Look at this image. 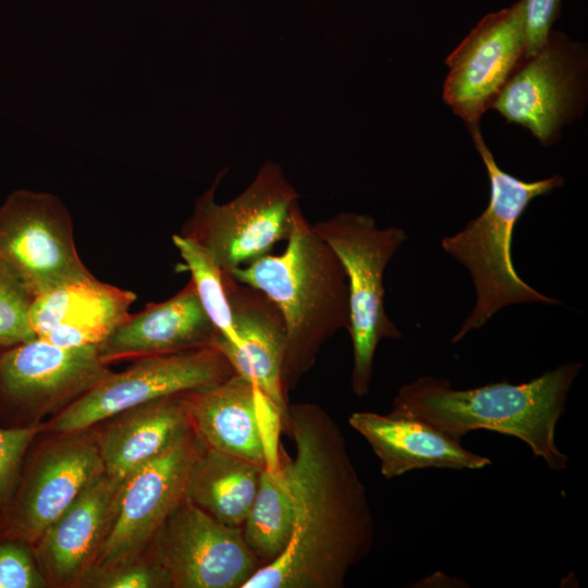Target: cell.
<instances>
[{"mask_svg":"<svg viewBox=\"0 0 588 588\" xmlns=\"http://www.w3.org/2000/svg\"><path fill=\"white\" fill-rule=\"evenodd\" d=\"M283 427L295 455L281 450L294 526L281 555L242 588H342L375 543L367 490L333 417L315 403L287 405Z\"/></svg>","mask_w":588,"mask_h":588,"instance_id":"6da1fadb","label":"cell"},{"mask_svg":"<svg viewBox=\"0 0 588 588\" xmlns=\"http://www.w3.org/2000/svg\"><path fill=\"white\" fill-rule=\"evenodd\" d=\"M583 368L568 362L527 382L503 380L473 389L424 376L400 388L390 413L419 418L460 440L481 429L515 437L551 470H564L568 456L558 448L555 431Z\"/></svg>","mask_w":588,"mask_h":588,"instance_id":"7a4b0ae2","label":"cell"},{"mask_svg":"<svg viewBox=\"0 0 588 588\" xmlns=\"http://www.w3.org/2000/svg\"><path fill=\"white\" fill-rule=\"evenodd\" d=\"M286 247L225 273L264 292L279 308L286 340L281 382L284 394L315 365L323 344L348 329L350 303L344 268L316 233L299 205Z\"/></svg>","mask_w":588,"mask_h":588,"instance_id":"3957f363","label":"cell"},{"mask_svg":"<svg viewBox=\"0 0 588 588\" xmlns=\"http://www.w3.org/2000/svg\"><path fill=\"white\" fill-rule=\"evenodd\" d=\"M469 132L487 170L490 198L478 217L470 220L462 231L445 236L441 242L443 250L467 269L476 293L474 307L452 336V343L482 328L497 313L510 305L560 304L518 275L512 259V240L516 223L528 205L535 198L561 187L564 179L555 174L527 182L511 175L497 163L479 125L469 127Z\"/></svg>","mask_w":588,"mask_h":588,"instance_id":"277c9868","label":"cell"},{"mask_svg":"<svg viewBox=\"0 0 588 588\" xmlns=\"http://www.w3.org/2000/svg\"><path fill=\"white\" fill-rule=\"evenodd\" d=\"M313 228L338 256L347 278L351 388L355 395L364 396L369 392L378 344L402 338L384 307L383 279L388 264L407 236L402 228L381 229L371 216L358 212H340Z\"/></svg>","mask_w":588,"mask_h":588,"instance_id":"5b68a950","label":"cell"},{"mask_svg":"<svg viewBox=\"0 0 588 588\" xmlns=\"http://www.w3.org/2000/svg\"><path fill=\"white\" fill-rule=\"evenodd\" d=\"M223 172L200 195L180 234L200 245L223 273L271 254L287 240L298 194L279 164L267 161L237 197L219 204L215 194Z\"/></svg>","mask_w":588,"mask_h":588,"instance_id":"8992f818","label":"cell"},{"mask_svg":"<svg viewBox=\"0 0 588 588\" xmlns=\"http://www.w3.org/2000/svg\"><path fill=\"white\" fill-rule=\"evenodd\" d=\"M233 373L215 345L137 358L125 370L111 371L59 411L50 429L59 434L86 430L128 408L209 388Z\"/></svg>","mask_w":588,"mask_h":588,"instance_id":"52a82bcc","label":"cell"},{"mask_svg":"<svg viewBox=\"0 0 588 588\" xmlns=\"http://www.w3.org/2000/svg\"><path fill=\"white\" fill-rule=\"evenodd\" d=\"M203 445L191 428L122 480L108 532L88 573L111 571L140 558L166 518L185 499L187 474Z\"/></svg>","mask_w":588,"mask_h":588,"instance_id":"ba28073f","label":"cell"},{"mask_svg":"<svg viewBox=\"0 0 588 588\" xmlns=\"http://www.w3.org/2000/svg\"><path fill=\"white\" fill-rule=\"evenodd\" d=\"M147 549L167 587L173 588H242L260 567L242 528L220 523L186 499Z\"/></svg>","mask_w":588,"mask_h":588,"instance_id":"9c48e42d","label":"cell"},{"mask_svg":"<svg viewBox=\"0 0 588 588\" xmlns=\"http://www.w3.org/2000/svg\"><path fill=\"white\" fill-rule=\"evenodd\" d=\"M586 77V48L551 32L546 45L522 61L490 109L526 127L541 145H552L562 127L581 114Z\"/></svg>","mask_w":588,"mask_h":588,"instance_id":"30bf717a","label":"cell"},{"mask_svg":"<svg viewBox=\"0 0 588 588\" xmlns=\"http://www.w3.org/2000/svg\"><path fill=\"white\" fill-rule=\"evenodd\" d=\"M0 258L35 296L94 277L77 253L68 209L49 193L19 189L0 206Z\"/></svg>","mask_w":588,"mask_h":588,"instance_id":"8fae6325","label":"cell"},{"mask_svg":"<svg viewBox=\"0 0 588 588\" xmlns=\"http://www.w3.org/2000/svg\"><path fill=\"white\" fill-rule=\"evenodd\" d=\"M110 372L98 345L63 347L35 338L0 350V413L61 411Z\"/></svg>","mask_w":588,"mask_h":588,"instance_id":"7c38bea8","label":"cell"},{"mask_svg":"<svg viewBox=\"0 0 588 588\" xmlns=\"http://www.w3.org/2000/svg\"><path fill=\"white\" fill-rule=\"evenodd\" d=\"M524 0L483 16L446 58L443 99L469 127L525 59Z\"/></svg>","mask_w":588,"mask_h":588,"instance_id":"4fadbf2b","label":"cell"},{"mask_svg":"<svg viewBox=\"0 0 588 588\" xmlns=\"http://www.w3.org/2000/svg\"><path fill=\"white\" fill-rule=\"evenodd\" d=\"M85 431L61 434L34 458L9 514L15 538L35 543L105 473L97 436Z\"/></svg>","mask_w":588,"mask_h":588,"instance_id":"5bb4252c","label":"cell"},{"mask_svg":"<svg viewBox=\"0 0 588 588\" xmlns=\"http://www.w3.org/2000/svg\"><path fill=\"white\" fill-rule=\"evenodd\" d=\"M232 321L240 345L217 339L234 372L249 380L285 414L287 396L281 382L285 324L277 305L261 291L223 273Z\"/></svg>","mask_w":588,"mask_h":588,"instance_id":"9a60e30c","label":"cell"},{"mask_svg":"<svg viewBox=\"0 0 588 588\" xmlns=\"http://www.w3.org/2000/svg\"><path fill=\"white\" fill-rule=\"evenodd\" d=\"M350 426L370 445L380 462V473L392 479L422 468L477 470L491 460L469 451L453 438L419 418L354 412Z\"/></svg>","mask_w":588,"mask_h":588,"instance_id":"2e32d148","label":"cell"},{"mask_svg":"<svg viewBox=\"0 0 588 588\" xmlns=\"http://www.w3.org/2000/svg\"><path fill=\"white\" fill-rule=\"evenodd\" d=\"M136 294L96 277L37 295L30 307L36 338L53 345H99L128 315Z\"/></svg>","mask_w":588,"mask_h":588,"instance_id":"e0dca14e","label":"cell"},{"mask_svg":"<svg viewBox=\"0 0 588 588\" xmlns=\"http://www.w3.org/2000/svg\"><path fill=\"white\" fill-rule=\"evenodd\" d=\"M120 483L103 473L38 538L35 558L44 577L62 586L85 578L108 532Z\"/></svg>","mask_w":588,"mask_h":588,"instance_id":"ac0fdd59","label":"cell"},{"mask_svg":"<svg viewBox=\"0 0 588 588\" xmlns=\"http://www.w3.org/2000/svg\"><path fill=\"white\" fill-rule=\"evenodd\" d=\"M220 336L191 280L174 296L130 314L98 345L106 364L215 345Z\"/></svg>","mask_w":588,"mask_h":588,"instance_id":"d6986e66","label":"cell"},{"mask_svg":"<svg viewBox=\"0 0 588 588\" xmlns=\"http://www.w3.org/2000/svg\"><path fill=\"white\" fill-rule=\"evenodd\" d=\"M183 394L158 399L109 418L97 441L110 478L122 482L191 430Z\"/></svg>","mask_w":588,"mask_h":588,"instance_id":"ffe728a7","label":"cell"},{"mask_svg":"<svg viewBox=\"0 0 588 588\" xmlns=\"http://www.w3.org/2000/svg\"><path fill=\"white\" fill-rule=\"evenodd\" d=\"M255 385L233 373L225 380L183 394L191 426L211 449L266 467L257 431Z\"/></svg>","mask_w":588,"mask_h":588,"instance_id":"44dd1931","label":"cell"},{"mask_svg":"<svg viewBox=\"0 0 588 588\" xmlns=\"http://www.w3.org/2000/svg\"><path fill=\"white\" fill-rule=\"evenodd\" d=\"M264 469L204 444L191 464L185 499L220 523L242 528Z\"/></svg>","mask_w":588,"mask_h":588,"instance_id":"7402d4cb","label":"cell"},{"mask_svg":"<svg viewBox=\"0 0 588 588\" xmlns=\"http://www.w3.org/2000/svg\"><path fill=\"white\" fill-rule=\"evenodd\" d=\"M293 526V501L281 467L277 471L264 469L242 526L244 541L260 567L278 559L285 550Z\"/></svg>","mask_w":588,"mask_h":588,"instance_id":"603a6c76","label":"cell"},{"mask_svg":"<svg viewBox=\"0 0 588 588\" xmlns=\"http://www.w3.org/2000/svg\"><path fill=\"white\" fill-rule=\"evenodd\" d=\"M172 242L191 272L200 303L220 338L237 347L240 341L232 321L223 272L211 256L191 238L177 233L172 236Z\"/></svg>","mask_w":588,"mask_h":588,"instance_id":"cb8c5ba5","label":"cell"},{"mask_svg":"<svg viewBox=\"0 0 588 588\" xmlns=\"http://www.w3.org/2000/svg\"><path fill=\"white\" fill-rule=\"evenodd\" d=\"M35 297L21 277L0 258V350L36 338L29 319Z\"/></svg>","mask_w":588,"mask_h":588,"instance_id":"d4e9b609","label":"cell"},{"mask_svg":"<svg viewBox=\"0 0 588 588\" xmlns=\"http://www.w3.org/2000/svg\"><path fill=\"white\" fill-rule=\"evenodd\" d=\"M42 426L0 427V507L11 499L20 474L22 460Z\"/></svg>","mask_w":588,"mask_h":588,"instance_id":"484cf974","label":"cell"},{"mask_svg":"<svg viewBox=\"0 0 588 588\" xmlns=\"http://www.w3.org/2000/svg\"><path fill=\"white\" fill-rule=\"evenodd\" d=\"M25 542L16 538L0 543V588L45 586L46 579Z\"/></svg>","mask_w":588,"mask_h":588,"instance_id":"4316f807","label":"cell"},{"mask_svg":"<svg viewBox=\"0 0 588 588\" xmlns=\"http://www.w3.org/2000/svg\"><path fill=\"white\" fill-rule=\"evenodd\" d=\"M255 415L257 431L260 439L265 469H280V432L283 427V414L278 406L257 387L254 391Z\"/></svg>","mask_w":588,"mask_h":588,"instance_id":"83f0119b","label":"cell"},{"mask_svg":"<svg viewBox=\"0 0 588 588\" xmlns=\"http://www.w3.org/2000/svg\"><path fill=\"white\" fill-rule=\"evenodd\" d=\"M561 1L524 0L525 58L535 54L548 41Z\"/></svg>","mask_w":588,"mask_h":588,"instance_id":"f1b7e54d","label":"cell"},{"mask_svg":"<svg viewBox=\"0 0 588 588\" xmlns=\"http://www.w3.org/2000/svg\"><path fill=\"white\" fill-rule=\"evenodd\" d=\"M96 584L107 588H151L167 587L161 571L151 562L138 563L118 567L111 571L95 572Z\"/></svg>","mask_w":588,"mask_h":588,"instance_id":"f546056e","label":"cell"}]
</instances>
